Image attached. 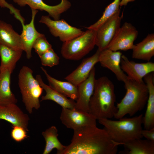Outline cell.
Here are the masks:
<instances>
[{
	"instance_id": "603a6c76",
	"label": "cell",
	"mask_w": 154,
	"mask_h": 154,
	"mask_svg": "<svg viewBox=\"0 0 154 154\" xmlns=\"http://www.w3.org/2000/svg\"><path fill=\"white\" fill-rule=\"evenodd\" d=\"M132 50L133 58L149 61L154 55V33L149 34Z\"/></svg>"
},
{
	"instance_id": "7c38bea8",
	"label": "cell",
	"mask_w": 154,
	"mask_h": 154,
	"mask_svg": "<svg viewBox=\"0 0 154 154\" xmlns=\"http://www.w3.org/2000/svg\"><path fill=\"white\" fill-rule=\"evenodd\" d=\"M13 1L21 7L29 6L31 9L44 11L54 20L60 19L61 14L69 9L71 6L68 0H61L60 3L54 6L48 5L42 0H13Z\"/></svg>"
},
{
	"instance_id": "30bf717a",
	"label": "cell",
	"mask_w": 154,
	"mask_h": 154,
	"mask_svg": "<svg viewBox=\"0 0 154 154\" xmlns=\"http://www.w3.org/2000/svg\"><path fill=\"white\" fill-rule=\"evenodd\" d=\"M120 10L96 30L95 45L100 51L106 48L120 27L123 13Z\"/></svg>"
},
{
	"instance_id": "ac0fdd59",
	"label": "cell",
	"mask_w": 154,
	"mask_h": 154,
	"mask_svg": "<svg viewBox=\"0 0 154 154\" xmlns=\"http://www.w3.org/2000/svg\"><path fill=\"white\" fill-rule=\"evenodd\" d=\"M144 79L148 91L146 110L143 116V124L145 129L154 128V81L153 72L146 75Z\"/></svg>"
},
{
	"instance_id": "5b68a950",
	"label": "cell",
	"mask_w": 154,
	"mask_h": 154,
	"mask_svg": "<svg viewBox=\"0 0 154 154\" xmlns=\"http://www.w3.org/2000/svg\"><path fill=\"white\" fill-rule=\"evenodd\" d=\"M33 70L27 66H23L18 75V85L22 95V101L26 110L31 114L33 109L40 107L39 98L43 89L33 75Z\"/></svg>"
},
{
	"instance_id": "8fae6325",
	"label": "cell",
	"mask_w": 154,
	"mask_h": 154,
	"mask_svg": "<svg viewBox=\"0 0 154 154\" xmlns=\"http://www.w3.org/2000/svg\"><path fill=\"white\" fill-rule=\"evenodd\" d=\"M120 66L128 78L139 82L143 81V78L147 74L154 72V63H136L129 60L124 55L121 56Z\"/></svg>"
},
{
	"instance_id": "484cf974",
	"label": "cell",
	"mask_w": 154,
	"mask_h": 154,
	"mask_svg": "<svg viewBox=\"0 0 154 154\" xmlns=\"http://www.w3.org/2000/svg\"><path fill=\"white\" fill-rule=\"evenodd\" d=\"M58 131L56 127L52 126L42 132L45 141L43 154H49L54 149H57V154H59L66 148V146L63 145L58 138Z\"/></svg>"
},
{
	"instance_id": "277c9868",
	"label": "cell",
	"mask_w": 154,
	"mask_h": 154,
	"mask_svg": "<svg viewBox=\"0 0 154 154\" xmlns=\"http://www.w3.org/2000/svg\"><path fill=\"white\" fill-rule=\"evenodd\" d=\"M143 115L131 118H123L118 120L101 119L99 123L104 126L111 139L118 145L131 140L142 138Z\"/></svg>"
},
{
	"instance_id": "1f68e13d",
	"label": "cell",
	"mask_w": 154,
	"mask_h": 154,
	"mask_svg": "<svg viewBox=\"0 0 154 154\" xmlns=\"http://www.w3.org/2000/svg\"><path fill=\"white\" fill-rule=\"evenodd\" d=\"M141 135L143 137L149 140L154 141V128L149 129H142Z\"/></svg>"
},
{
	"instance_id": "6da1fadb",
	"label": "cell",
	"mask_w": 154,
	"mask_h": 154,
	"mask_svg": "<svg viewBox=\"0 0 154 154\" xmlns=\"http://www.w3.org/2000/svg\"><path fill=\"white\" fill-rule=\"evenodd\" d=\"M70 143L59 154H116L118 145L96 125L74 130Z\"/></svg>"
},
{
	"instance_id": "d4e9b609",
	"label": "cell",
	"mask_w": 154,
	"mask_h": 154,
	"mask_svg": "<svg viewBox=\"0 0 154 154\" xmlns=\"http://www.w3.org/2000/svg\"><path fill=\"white\" fill-rule=\"evenodd\" d=\"M23 52L22 50L0 45V72L6 68H10L14 70L17 62L21 56Z\"/></svg>"
},
{
	"instance_id": "9a60e30c",
	"label": "cell",
	"mask_w": 154,
	"mask_h": 154,
	"mask_svg": "<svg viewBox=\"0 0 154 154\" xmlns=\"http://www.w3.org/2000/svg\"><path fill=\"white\" fill-rule=\"evenodd\" d=\"M100 51L98 49L92 56L84 59L80 65L65 79L77 86L88 77L94 65L99 62Z\"/></svg>"
},
{
	"instance_id": "ba28073f",
	"label": "cell",
	"mask_w": 154,
	"mask_h": 154,
	"mask_svg": "<svg viewBox=\"0 0 154 154\" xmlns=\"http://www.w3.org/2000/svg\"><path fill=\"white\" fill-rule=\"evenodd\" d=\"M138 32L131 24L125 22L120 27L106 48L114 51L132 49Z\"/></svg>"
},
{
	"instance_id": "2e32d148",
	"label": "cell",
	"mask_w": 154,
	"mask_h": 154,
	"mask_svg": "<svg viewBox=\"0 0 154 154\" xmlns=\"http://www.w3.org/2000/svg\"><path fill=\"white\" fill-rule=\"evenodd\" d=\"M0 119L5 120L12 125L22 127L28 131V125L30 118L16 104L0 106Z\"/></svg>"
},
{
	"instance_id": "9c48e42d",
	"label": "cell",
	"mask_w": 154,
	"mask_h": 154,
	"mask_svg": "<svg viewBox=\"0 0 154 154\" xmlns=\"http://www.w3.org/2000/svg\"><path fill=\"white\" fill-rule=\"evenodd\" d=\"M60 119L67 128L73 130L86 126L96 125L97 119L94 116L75 108H62Z\"/></svg>"
},
{
	"instance_id": "4dcf8cb0",
	"label": "cell",
	"mask_w": 154,
	"mask_h": 154,
	"mask_svg": "<svg viewBox=\"0 0 154 154\" xmlns=\"http://www.w3.org/2000/svg\"><path fill=\"white\" fill-rule=\"evenodd\" d=\"M0 6L2 8H7L9 9L10 12L14 13L15 17L21 21L22 25L24 24V19L21 16L19 11L15 8L12 5L8 3L5 0H0Z\"/></svg>"
},
{
	"instance_id": "8992f818",
	"label": "cell",
	"mask_w": 154,
	"mask_h": 154,
	"mask_svg": "<svg viewBox=\"0 0 154 154\" xmlns=\"http://www.w3.org/2000/svg\"><path fill=\"white\" fill-rule=\"evenodd\" d=\"M96 30L88 29L80 35L63 42L61 50L62 56L66 59L80 60L96 45Z\"/></svg>"
},
{
	"instance_id": "ffe728a7",
	"label": "cell",
	"mask_w": 154,
	"mask_h": 154,
	"mask_svg": "<svg viewBox=\"0 0 154 154\" xmlns=\"http://www.w3.org/2000/svg\"><path fill=\"white\" fill-rule=\"evenodd\" d=\"M13 70L6 68L0 72V106L16 104L17 102L11 88V75Z\"/></svg>"
},
{
	"instance_id": "83f0119b",
	"label": "cell",
	"mask_w": 154,
	"mask_h": 154,
	"mask_svg": "<svg viewBox=\"0 0 154 154\" xmlns=\"http://www.w3.org/2000/svg\"><path fill=\"white\" fill-rule=\"evenodd\" d=\"M41 64L44 66L52 67L58 65L59 57L52 48L39 56Z\"/></svg>"
},
{
	"instance_id": "f546056e",
	"label": "cell",
	"mask_w": 154,
	"mask_h": 154,
	"mask_svg": "<svg viewBox=\"0 0 154 154\" xmlns=\"http://www.w3.org/2000/svg\"><path fill=\"white\" fill-rule=\"evenodd\" d=\"M12 128L11 136L12 139L16 142H21L27 137V131L22 127L13 125Z\"/></svg>"
},
{
	"instance_id": "d6986e66",
	"label": "cell",
	"mask_w": 154,
	"mask_h": 154,
	"mask_svg": "<svg viewBox=\"0 0 154 154\" xmlns=\"http://www.w3.org/2000/svg\"><path fill=\"white\" fill-rule=\"evenodd\" d=\"M35 78L46 93L45 95L41 97V101L51 100L60 105L62 108H75L76 102L74 100L68 98L64 95L56 90L50 85L45 84L40 75H37Z\"/></svg>"
},
{
	"instance_id": "4fadbf2b",
	"label": "cell",
	"mask_w": 154,
	"mask_h": 154,
	"mask_svg": "<svg viewBox=\"0 0 154 154\" xmlns=\"http://www.w3.org/2000/svg\"><path fill=\"white\" fill-rule=\"evenodd\" d=\"M122 53L119 51H114L106 48L100 51L99 62L102 67L111 71L117 79L124 82L127 76L121 69L120 62Z\"/></svg>"
},
{
	"instance_id": "7a4b0ae2",
	"label": "cell",
	"mask_w": 154,
	"mask_h": 154,
	"mask_svg": "<svg viewBox=\"0 0 154 154\" xmlns=\"http://www.w3.org/2000/svg\"><path fill=\"white\" fill-rule=\"evenodd\" d=\"M114 86L106 76L96 79L94 90L89 104V113L97 120L110 119L117 109Z\"/></svg>"
},
{
	"instance_id": "cb8c5ba5",
	"label": "cell",
	"mask_w": 154,
	"mask_h": 154,
	"mask_svg": "<svg viewBox=\"0 0 154 154\" xmlns=\"http://www.w3.org/2000/svg\"><path fill=\"white\" fill-rule=\"evenodd\" d=\"M46 76L49 85L56 90L67 97L76 100L78 97V86L68 81L64 82L57 80L51 76L42 67H40Z\"/></svg>"
},
{
	"instance_id": "7402d4cb",
	"label": "cell",
	"mask_w": 154,
	"mask_h": 154,
	"mask_svg": "<svg viewBox=\"0 0 154 154\" xmlns=\"http://www.w3.org/2000/svg\"><path fill=\"white\" fill-rule=\"evenodd\" d=\"M124 150L119 153L125 154H154V141L142 138L134 139L122 143Z\"/></svg>"
},
{
	"instance_id": "44dd1931",
	"label": "cell",
	"mask_w": 154,
	"mask_h": 154,
	"mask_svg": "<svg viewBox=\"0 0 154 154\" xmlns=\"http://www.w3.org/2000/svg\"><path fill=\"white\" fill-rule=\"evenodd\" d=\"M0 45L23 51L20 35L12 25L0 20Z\"/></svg>"
},
{
	"instance_id": "4316f807",
	"label": "cell",
	"mask_w": 154,
	"mask_h": 154,
	"mask_svg": "<svg viewBox=\"0 0 154 154\" xmlns=\"http://www.w3.org/2000/svg\"><path fill=\"white\" fill-rule=\"evenodd\" d=\"M120 1L114 0L105 8L101 18L95 23L87 27L88 29L96 31L103 23L120 10Z\"/></svg>"
},
{
	"instance_id": "3957f363",
	"label": "cell",
	"mask_w": 154,
	"mask_h": 154,
	"mask_svg": "<svg viewBox=\"0 0 154 154\" xmlns=\"http://www.w3.org/2000/svg\"><path fill=\"white\" fill-rule=\"evenodd\" d=\"M124 82L126 92L124 97L117 104V110L114 117L117 119L127 115L133 116L142 110L148 97L147 87L144 81L138 82L127 77Z\"/></svg>"
},
{
	"instance_id": "52a82bcc",
	"label": "cell",
	"mask_w": 154,
	"mask_h": 154,
	"mask_svg": "<svg viewBox=\"0 0 154 154\" xmlns=\"http://www.w3.org/2000/svg\"><path fill=\"white\" fill-rule=\"evenodd\" d=\"M39 22L45 24L54 36L58 37L63 42L74 38L84 32L70 26L64 20H52L48 16H42Z\"/></svg>"
},
{
	"instance_id": "d6a6232c",
	"label": "cell",
	"mask_w": 154,
	"mask_h": 154,
	"mask_svg": "<svg viewBox=\"0 0 154 154\" xmlns=\"http://www.w3.org/2000/svg\"><path fill=\"white\" fill-rule=\"evenodd\" d=\"M135 0H121L120 2V6H126L127 4L131 2H133Z\"/></svg>"
},
{
	"instance_id": "5bb4252c",
	"label": "cell",
	"mask_w": 154,
	"mask_h": 154,
	"mask_svg": "<svg viewBox=\"0 0 154 154\" xmlns=\"http://www.w3.org/2000/svg\"><path fill=\"white\" fill-rule=\"evenodd\" d=\"M95 72L94 67L88 78L78 86V97L75 108L89 113V102L94 92L96 79Z\"/></svg>"
},
{
	"instance_id": "f1b7e54d",
	"label": "cell",
	"mask_w": 154,
	"mask_h": 154,
	"mask_svg": "<svg viewBox=\"0 0 154 154\" xmlns=\"http://www.w3.org/2000/svg\"><path fill=\"white\" fill-rule=\"evenodd\" d=\"M52 47L51 45L48 42L45 35L38 38L32 46V48L34 49L39 57Z\"/></svg>"
},
{
	"instance_id": "e0dca14e",
	"label": "cell",
	"mask_w": 154,
	"mask_h": 154,
	"mask_svg": "<svg viewBox=\"0 0 154 154\" xmlns=\"http://www.w3.org/2000/svg\"><path fill=\"white\" fill-rule=\"evenodd\" d=\"M31 9L32 13L31 21L28 24L22 25L23 30L20 35L23 50L26 52V57L28 59L32 56V49L35 41L38 37L44 35L38 32L35 27L34 20L38 10Z\"/></svg>"
}]
</instances>
